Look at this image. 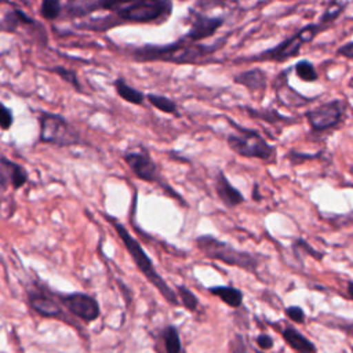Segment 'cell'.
I'll use <instances>...</instances> for the list:
<instances>
[{
	"mask_svg": "<svg viewBox=\"0 0 353 353\" xmlns=\"http://www.w3.org/2000/svg\"><path fill=\"white\" fill-rule=\"evenodd\" d=\"M283 338L298 353H316V346L294 327L287 325L283 330Z\"/></svg>",
	"mask_w": 353,
	"mask_h": 353,
	"instance_id": "18",
	"label": "cell"
},
{
	"mask_svg": "<svg viewBox=\"0 0 353 353\" xmlns=\"http://www.w3.org/2000/svg\"><path fill=\"white\" fill-rule=\"evenodd\" d=\"M102 1L103 0H72L69 3L68 11L72 15H84L95 10L98 4L102 6Z\"/></svg>",
	"mask_w": 353,
	"mask_h": 353,
	"instance_id": "26",
	"label": "cell"
},
{
	"mask_svg": "<svg viewBox=\"0 0 353 353\" xmlns=\"http://www.w3.org/2000/svg\"><path fill=\"white\" fill-rule=\"evenodd\" d=\"M338 55L343 57V58H347V59H353V41H349L343 46H341L336 51Z\"/></svg>",
	"mask_w": 353,
	"mask_h": 353,
	"instance_id": "36",
	"label": "cell"
},
{
	"mask_svg": "<svg viewBox=\"0 0 353 353\" xmlns=\"http://www.w3.org/2000/svg\"><path fill=\"white\" fill-rule=\"evenodd\" d=\"M252 199L254 200H261V194H259V185L258 183H255L254 185V188H252Z\"/></svg>",
	"mask_w": 353,
	"mask_h": 353,
	"instance_id": "39",
	"label": "cell"
},
{
	"mask_svg": "<svg viewBox=\"0 0 353 353\" xmlns=\"http://www.w3.org/2000/svg\"><path fill=\"white\" fill-rule=\"evenodd\" d=\"M274 90L279 101L291 106H302L312 99L301 95L288 84V69L281 70V73L274 79Z\"/></svg>",
	"mask_w": 353,
	"mask_h": 353,
	"instance_id": "13",
	"label": "cell"
},
{
	"mask_svg": "<svg viewBox=\"0 0 353 353\" xmlns=\"http://www.w3.org/2000/svg\"><path fill=\"white\" fill-rule=\"evenodd\" d=\"M292 68H294L295 74L298 76V79H301L302 81L313 83V81L319 80V73H317L314 65L307 59L298 61Z\"/></svg>",
	"mask_w": 353,
	"mask_h": 353,
	"instance_id": "22",
	"label": "cell"
},
{
	"mask_svg": "<svg viewBox=\"0 0 353 353\" xmlns=\"http://www.w3.org/2000/svg\"><path fill=\"white\" fill-rule=\"evenodd\" d=\"M124 161L131 168V171L142 181L161 183V178L157 170V165L149 156V153L143 150L127 152L124 154Z\"/></svg>",
	"mask_w": 353,
	"mask_h": 353,
	"instance_id": "11",
	"label": "cell"
},
{
	"mask_svg": "<svg viewBox=\"0 0 353 353\" xmlns=\"http://www.w3.org/2000/svg\"><path fill=\"white\" fill-rule=\"evenodd\" d=\"M157 353H181L183 350L179 331L174 325H165L156 336Z\"/></svg>",
	"mask_w": 353,
	"mask_h": 353,
	"instance_id": "15",
	"label": "cell"
},
{
	"mask_svg": "<svg viewBox=\"0 0 353 353\" xmlns=\"http://www.w3.org/2000/svg\"><path fill=\"white\" fill-rule=\"evenodd\" d=\"M172 7L168 0H135L130 6L117 11L123 19L132 22H154L170 15Z\"/></svg>",
	"mask_w": 353,
	"mask_h": 353,
	"instance_id": "8",
	"label": "cell"
},
{
	"mask_svg": "<svg viewBox=\"0 0 353 353\" xmlns=\"http://www.w3.org/2000/svg\"><path fill=\"white\" fill-rule=\"evenodd\" d=\"M347 295L350 299H353V283L352 281L347 284Z\"/></svg>",
	"mask_w": 353,
	"mask_h": 353,
	"instance_id": "40",
	"label": "cell"
},
{
	"mask_svg": "<svg viewBox=\"0 0 353 353\" xmlns=\"http://www.w3.org/2000/svg\"><path fill=\"white\" fill-rule=\"evenodd\" d=\"M114 88H116V92L119 94V97L123 98L124 101L130 102V103L142 105L143 101H145L143 92L131 87L124 79H116L114 80Z\"/></svg>",
	"mask_w": 353,
	"mask_h": 353,
	"instance_id": "21",
	"label": "cell"
},
{
	"mask_svg": "<svg viewBox=\"0 0 353 353\" xmlns=\"http://www.w3.org/2000/svg\"><path fill=\"white\" fill-rule=\"evenodd\" d=\"M208 292L219 298L223 303L230 307H240L243 305V294L240 290L230 285H214L208 287Z\"/></svg>",
	"mask_w": 353,
	"mask_h": 353,
	"instance_id": "20",
	"label": "cell"
},
{
	"mask_svg": "<svg viewBox=\"0 0 353 353\" xmlns=\"http://www.w3.org/2000/svg\"><path fill=\"white\" fill-rule=\"evenodd\" d=\"M181 353H185V350H182V352H181Z\"/></svg>",
	"mask_w": 353,
	"mask_h": 353,
	"instance_id": "42",
	"label": "cell"
},
{
	"mask_svg": "<svg viewBox=\"0 0 353 353\" xmlns=\"http://www.w3.org/2000/svg\"><path fill=\"white\" fill-rule=\"evenodd\" d=\"M229 350L230 353H250L245 345L244 338L240 334H236L230 342H229Z\"/></svg>",
	"mask_w": 353,
	"mask_h": 353,
	"instance_id": "32",
	"label": "cell"
},
{
	"mask_svg": "<svg viewBox=\"0 0 353 353\" xmlns=\"http://www.w3.org/2000/svg\"><path fill=\"white\" fill-rule=\"evenodd\" d=\"M8 0H0V14L1 10H4L8 6ZM21 23H33V21L25 14L22 12L19 8H12V11L7 15V17H0V32L1 30H14L17 26H19Z\"/></svg>",
	"mask_w": 353,
	"mask_h": 353,
	"instance_id": "19",
	"label": "cell"
},
{
	"mask_svg": "<svg viewBox=\"0 0 353 353\" xmlns=\"http://www.w3.org/2000/svg\"><path fill=\"white\" fill-rule=\"evenodd\" d=\"M0 168H1V171L7 176L8 182L11 183V186L15 190L21 189L26 183L28 172L18 163H15V161L4 157V156H0Z\"/></svg>",
	"mask_w": 353,
	"mask_h": 353,
	"instance_id": "17",
	"label": "cell"
},
{
	"mask_svg": "<svg viewBox=\"0 0 353 353\" xmlns=\"http://www.w3.org/2000/svg\"><path fill=\"white\" fill-rule=\"evenodd\" d=\"M247 112L251 114V117H256L261 120H265L270 124H277V123H287L288 117H285L284 114H280L277 110L274 109H252V108H247Z\"/></svg>",
	"mask_w": 353,
	"mask_h": 353,
	"instance_id": "24",
	"label": "cell"
},
{
	"mask_svg": "<svg viewBox=\"0 0 353 353\" xmlns=\"http://www.w3.org/2000/svg\"><path fill=\"white\" fill-rule=\"evenodd\" d=\"M40 14L46 19H55L61 14V1L59 0H41Z\"/></svg>",
	"mask_w": 353,
	"mask_h": 353,
	"instance_id": "29",
	"label": "cell"
},
{
	"mask_svg": "<svg viewBox=\"0 0 353 353\" xmlns=\"http://www.w3.org/2000/svg\"><path fill=\"white\" fill-rule=\"evenodd\" d=\"M343 7H345L343 3H338V0H334L332 4L324 11V14H323V17H321V19L319 22L320 26L324 28V26L330 25L331 22H334L338 18V15L342 12Z\"/></svg>",
	"mask_w": 353,
	"mask_h": 353,
	"instance_id": "28",
	"label": "cell"
},
{
	"mask_svg": "<svg viewBox=\"0 0 353 353\" xmlns=\"http://www.w3.org/2000/svg\"><path fill=\"white\" fill-rule=\"evenodd\" d=\"M285 314L288 316L290 320H292L295 323H303V320H305V313L299 306H288L285 309Z\"/></svg>",
	"mask_w": 353,
	"mask_h": 353,
	"instance_id": "34",
	"label": "cell"
},
{
	"mask_svg": "<svg viewBox=\"0 0 353 353\" xmlns=\"http://www.w3.org/2000/svg\"><path fill=\"white\" fill-rule=\"evenodd\" d=\"M8 179H7V176L4 175V172L1 171V168H0V192H4L6 189H7V186H8Z\"/></svg>",
	"mask_w": 353,
	"mask_h": 353,
	"instance_id": "37",
	"label": "cell"
},
{
	"mask_svg": "<svg viewBox=\"0 0 353 353\" xmlns=\"http://www.w3.org/2000/svg\"><path fill=\"white\" fill-rule=\"evenodd\" d=\"M303 46V41L298 36V33L281 40L279 44L251 57L252 61H259V62H284L290 58L298 57L301 52V47Z\"/></svg>",
	"mask_w": 353,
	"mask_h": 353,
	"instance_id": "10",
	"label": "cell"
},
{
	"mask_svg": "<svg viewBox=\"0 0 353 353\" xmlns=\"http://www.w3.org/2000/svg\"><path fill=\"white\" fill-rule=\"evenodd\" d=\"M321 30V26H320V23L317 22V23H310V25H306V26H303L301 30H298L296 33H298V36L301 37V40L303 41V44L305 43H310L314 37H316V34L319 33Z\"/></svg>",
	"mask_w": 353,
	"mask_h": 353,
	"instance_id": "30",
	"label": "cell"
},
{
	"mask_svg": "<svg viewBox=\"0 0 353 353\" xmlns=\"http://www.w3.org/2000/svg\"><path fill=\"white\" fill-rule=\"evenodd\" d=\"M135 0H103L102 1V7L112 10V11H120L121 8L130 6L131 3H134Z\"/></svg>",
	"mask_w": 353,
	"mask_h": 353,
	"instance_id": "33",
	"label": "cell"
},
{
	"mask_svg": "<svg viewBox=\"0 0 353 353\" xmlns=\"http://www.w3.org/2000/svg\"><path fill=\"white\" fill-rule=\"evenodd\" d=\"M148 101L150 102V105H153L160 112L178 116L176 103L172 99H170V98H167L164 95H159V94H149L148 95Z\"/></svg>",
	"mask_w": 353,
	"mask_h": 353,
	"instance_id": "25",
	"label": "cell"
},
{
	"mask_svg": "<svg viewBox=\"0 0 353 353\" xmlns=\"http://www.w3.org/2000/svg\"><path fill=\"white\" fill-rule=\"evenodd\" d=\"M39 139L40 142L58 146L81 143L76 131L68 124V121L62 116L47 112H43L40 116Z\"/></svg>",
	"mask_w": 353,
	"mask_h": 353,
	"instance_id": "6",
	"label": "cell"
},
{
	"mask_svg": "<svg viewBox=\"0 0 353 353\" xmlns=\"http://www.w3.org/2000/svg\"><path fill=\"white\" fill-rule=\"evenodd\" d=\"M196 245L203 252V255H205L210 259L219 261L229 266H236L251 273L256 272L258 269L259 259L255 255L245 251H240L211 234L199 236L196 239Z\"/></svg>",
	"mask_w": 353,
	"mask_h": 353,
	"instance_id": "4",
	"label": "cell"
},
{
	"mask_svg": "<svg viewBox=\"0 0 353 353\" xmlns=\"http://www.w3.org/2000/svg\"><path fill=\"white\" fill-rule=\"evenodd\" d=\"M12 123H14V116L11 109L0 102V128L10 130Z\"/></svg>",
	"mask_w": 353,
	"mask_h": 353,
	"instance_id": "31",
	"label": "cell"
},
{
	"mask_svg": "<svg viewBox=\"0 0 353 353\" xmlns=\"http://www.w3.org/2000/svg\"><path fill=\"white\" fill-rule=\"evenodd\" d=\"M50 72L58 74L62 80H65L66 83H69L70 85H73V88L76 91H81V85L79 83V79H77V74L74 70H70V69H66L63 66H54L50 69Z\"/></svg>",
	"mask_w": 353,
	"mask_h": 353,
	"instance_id": "27",
	"label": "cell"
},
{
	"mask_svg": "<svg viewBox=\"0 0 353 353\" xmlns=\"http://www.w3.org/2000/svg\"><path fill=\"white\" fill-rule=\"evenodd\" d=\"M255 353H265V350H263V352H259V350H256Z\"/></svg>",
	"mask_w": 353,
	"mask_h": 353,
	"instance_id": "41",
	"label": "cell"
},
{
	"mask_svg": "<svg viewBox=\"0 0 353 353\" xmlns=\"http://www.w3.org/2000/svg\"><path fill=\"white\" fill-rule=\"evenodd\" d=\"M222 23L223 19L219 17H205L201 14H194V17L192 18L190 29L185 34V39L197 43L199 40L211 37L222 26Z\"/></svg>",
	"mask_w": 353,
	"mask_h": 353,
	"instance_id": "12",
	"label": "cell"
},
{
	"mask_svg": "<svg viewBox=\"0 0 353 353\" xmlns=\"http://www.w3.org/2000/svg\"><path fill=\"white\" fill-rule=\"evenodd\" d=\"M58 301L66 309V312L76 320L84 323H92L101 316L99 302L95 296L85 292H59L57 291Z\"/></svg>",
	"mask_w": 353,
	"mask_h": 353,
	"instance_id": "7",
	"label": "cell"
},
{
	"mask_svg": "<svg viewBox=\"0 0 353 353\" xmlns=\"http://www.w3.org/2000/svg\"><path fill=\"white\" fill-rule=\"evenodd\" d=\"M26 301L32 310H34L40 317L59 320L70 327H74L81 332V325L70 316L66 309L61 305L57 296V291L48 287L41 280H33L26 287Z\"/></svg>",
	"mask_w": 353,
	"mask_h": 353,
	"instance_id": "3",
	"label": "cell"
},
{
	"mask_svg": "<svg viewBox=\"0 0 353 353\" xmlns=\"http://www.w3.org/2000/svg\"><path fill=\"white\" fill-rule=\"evenodd\" d=\"M339 328L346 334H349L350 336H353V323H343L339 325Z\"/></svg>",
	"mask_w": 353,
	"mask_h": 353,
	"instance_id": "38",
	"label": "cell"
},
{
	"mask_svg": "<svg viewBox=\"0 0 353 353\" xmlns=\"http://www.w3.org/2000/svg\"><path fill=\"white\" fill-rule=\"evenodd\" d=\"M256 345L262 350H269L273 347V339L268 334H261L256 336Z\"/></svg>",
	"mask_w": 353,
	"mask_h": 353,
	"instance_id": "35",
	"label": "cell"
},
{
	"mask_svg": "<svg viewBox=\"0 0 353 353\" xmlns=\"http://www.w3.org/2000/svg\"><path fill=\"white\" fill-rule=\"evenodd\" d=\"M343 109V102L334 99L309 109L305 116L312 130L321 132L336 127L342 121Z\"/></svg>",
	"mask_w": 353,
	"mask_h": 353,
	"instance_id": "9",
	"label": "cell"
},
{
	"mask_svg": "<svg viewBox=\"0 0 353 353\" xmlns=\"http://www.w3.org/2000/svg\"><path fill=\"white\" fill-rule=\"evenodd\" d=\"M352 350H353V346H352Z\"/></svg>",
	"mask_w": 353,
	"mask_h": 353,
	"instance_id": "43",
	"label": "cell"
},
{
	"mask_svg": "<svg viewBox=\"0 0 353 353\" xmlns=\"http://www.w3.org/2000/svg\"><path fill=\"white\" fill-rule=\"evenodd\" d=\"M215 190L219 197V200L223 203V205L233 208L237 207L244 201V196L239 189H236L228 179V176L219 171L215 178Z\"/></svg>",
	"mask_w": 353,
	"mask_h": 353,
	"instance_id": "14",
	"label": "cell"
},
{
	"mask_svg": "<svg viewBox=\"0 0 353 353\" xmlns=\"http://www.w3.org/2000/svg\"><path fill=\"white\" fill-rule=\"evenodd\" d=\"M109 219V222L112 223L113 229L116 230V233L119 234L124 248L127 250V252L130 254L131 259L134 261L137 269L142 273V276L157 290V292L172 306H179V299L176 292L168 285V283L163 279V276L156 270L153 261L150 259V256L146 254V251L142 248V245L139 244V241L127 230V228L120 223L117 219L112 218V216H106Z\"/></svg>",
	"mask_w": 353,
	"mask_h": 353,
	"instance_id": "1",
	"label": "cell"
},
{
	"mask_svg": "<svg viewBox=\"0 0 353 353\" xmlns=\"http://www.w3.org/2000/svg\"><path fill=\"white\" fill-rule=\"evenodd\" d=\"M175 292L178 295L181 306H183L190 313L197 310V307H199V298L194 295V292L192 290H189L183 284H179V285H176Z\"/></svg>",
	"mask_w": 353,
	"mask_h": 353,
	"instance_id": "23",
	"label": "cell"
},
{
	"mask_svg": "<svg viewBox=\"0 0 353 353\" xmlns=\"http://www.w3.org/2000/svg\"><path fill=\"white\" fill-rule=\"evenodd\" d=\"M218 46H204L181 39L167 46H146L135 51V58L142 61H165L176 63L197 62L216 50Z\"/></svg>",
	"mask_w": 353,
	"mask_h": 353,
	"instance_id": "2",
	"label": "cell"
},
{
	"mask_svg": "<svg viewBox=\"0 0 353 353\" xmlns=\"http://www.w3.org/2000/svg\"><path fill=\"white\" fill-rule=\"evenodd\" d=\"M266 73L259 68L244 70L233 77V81L239 85L245 87L251 92L263 91L266 88Z\"/></svg>",
	"mask_w": 353,
	"mask_h": 353,
	"instance_id": "16",
	"label": "cell"
},
{
	"mask_svg": "<svg viewBox=\"0 0 353 353\" xmlns=\"http://www.w3.org/2000/svg\"><path fill=\"white\" fill-rule=\"evenodd\" d=\"M229 123L234 127L236 132L228 137L229 148L241 157L259 159L263 161H274L276 148L270 145L258 131L250 130L236 124L233 120Z\"/></svg>",
	"mask_w": 353,
	"mask_h": 353,
	"instance_id": "5",
	"label": "cell"
}]
</instances>
